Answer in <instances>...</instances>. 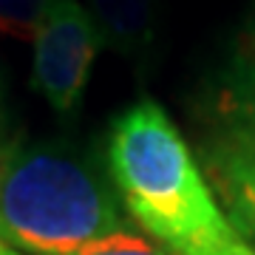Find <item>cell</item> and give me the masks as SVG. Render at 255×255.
<instances>
[{"mask_svg": "<svg viewBox=\"0 0 255 255\" xmlns=\"http://www.w3.org/2000/svg\"><path fill=\"white\" fill-rule=\"evenodd\" d=\"M108 167L128 213L164 253L233 255L244 244L159 102L142 100L114 122Z\"/></svg>", "mask_w": 255, "mask_h": 255, "instance_id": "6da1fadb", "label": "cell"}, {"mask_svg": "<svg viewBox=\"0 0 255 255\" xmlns=\"http://www.w3.org/2000/svg\"><path fill=\"white\" fill-rule=\"evenodd\" d=\"M117 196L80 159L34 145L0 162V238L31 255H68L122 233Z\"/></svg>", "mask_w": 255, "mask_h": 255, "instance_id": "7a4b0ae2", "label": "cell"}, {"mask_svg": "<svg viewBox=\"0 0 255 255\" xmlns=\"http://www.w3.org/2000/svg\"><path fill=\"white\" fill-rule=\"evenodd\" d=\"M31 43L34 91L51 105L57 117H71L102 48L100 28L80 0H46Z\"/></svg>", "mask_w": 255, "mask_h": 255, "instance_id": "3957f363", "label": "cell"}, {"mask_svg": "<svg viewBox=\"0 0 255 255\" xmlns=\"http://www.w3.org/2000/svg\"><path fill=\"white\" fill-rule=\"evenodd\" d=\"M201 170L227 221L247 244H255V130L221 114L201 142Z\"/></svg>", "mask_w": 255, "mask_h": 255, "instance_id": "277c9868", "label": "cell"}, {"mask_svg": "<svg viewBox=\"0 0 255 255\" xmlns=\"http://www.w3.org/2000/svg\"><path fill=\"white\" fill-rule=\"evenodd\" d=\"M100 28L102 46L125 57L147 51L156 26V0H82Z\"/></svg>", "mask_w": 255, "mask_h": 255, "instance_id": "5b68a950", "label": "cell"}, {"mask_svg": "<svg viewBox=\"0 0 255 255\" xmlns=\"http://www.w3.org/2000/svg\"><path fill=\"white\" fill-rule=\"evenodd\" d=\"M219 111L241 119L244 125L255 130V23L238 57L233 60V68H230V77L219 100Z\"/></svg>", "mask_w": 255, "mask_h": 255, "instance_id": "8992f818", "label": "cell"}, {"mask_svg": "<svg viewBox=\"0 0 255 255\" xmlns=\"http://www.w3.org/2000/svg\"><path fill=\"white\" fill-rule=\"evenodd\" d=\"M46 0H0V31L17 40H34Z\"/></svg>", "mask_w": 255, "mask_h": 255, "instance_id": "52a82bcc", "label": "cell"}, {"mask_svg": "<svg viewBox=\"0 0 255 255\" xmlns=\"http://www.w3.org/2000/svg\"><path fill=\"white\" fill-rule=\"evenodd\" d=\"M68 255H170L153 247L150 241H145L142 236L130 233V230H122V233H114V236H105L94 244H85L80 250H74Z\"/></svg>", "mask_w": 255, "mask_h": 255, "instance_id": "ba28073f", "label": "cell"}, {"mask_svg": "<svg viewBox=\"0 0 255 255\" xmlns=\"http://www.w3.org/2000/svg\"><path fill=\"white\" fill-rule=\"evenodd\" d=\"M11 142H9V119H6V108H3V85H0V162L9 156Z\"/></svg>", "mask_w": 255, "mask_h": 255, "instance_id": "9c48e42d", "label": "cell"}, {"mask_svg": "<svg viewBox=\"0 0 255 255\" xmlns=\"http://www.w3.org/2000/svg\"><path fill=\"white\" fill-rule=\"evenodd\" d=\"M233 255H255V250H253V247H250V244H247V241H244V244L238 247V250H236V253H233Z\"/></svg>", "mask_w": 255, "mask_h": 255, "instance_id": "30bf717a", "label": "cell"}]
</instances>
